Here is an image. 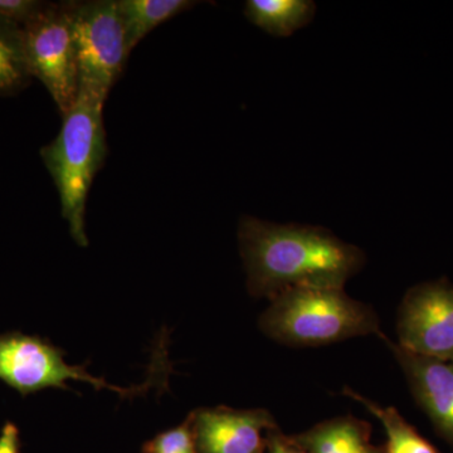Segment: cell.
<instances>
[{"mask_svg":"<svg viewBox=\"0 0 453 453\" xmlns=\"http://www.w3.org/2000/svg\"><path fill=\"white\" fill-rule=\"evenodd\" d=\"M369 423L353 416L335 417L295 434L294 440L309 453H383L372 445Z\"/></svg>","mask_w":453,"mask_h":453,"instance_id":"obj_10","label":"cell"},{"mask_svg":"<svg viewBox=\"0 0 453 453\" xmlns=\"http://www.w3.org/2000/svg\"><path fill=\"white\" fill-rule=\"evenodd\" d=\"M22 28L32 77L40 80L49 89L64 116L73 109L79 95L70 2L49 3Z\"/></svg>","mask_w":453,"mask_h":453,"instance_id":"obj_5","label":"cell"},{"mask_svg":"<svg viewBox=\"0 0 453 453\" xmlns=\"http://www.w3.org/2000/svg\"><path fill=\"white\" fill-rule=\"evenodd\" d=\"M315 13L311 0H249L244 5L247 19L273 37H291L308 26Z\"/></svg>","mask_w":453,"mask_h":453,"instance_id":"obj_11","label":"cell"},{"mask_svg":"<svg viewBox=\"0 0 453 453\" xmlns=\"http://www.w3.org/2000/svg\"><path fill=\"white\" fill-rule=\"evenodd\" d=\"M190 419L199 453H265L268 432L279 428L264 408H199Z\"/></svg>","mask_w":453,"mask_h":453,"instance_id":"obj_8","label":"cell"},{"mask_svg":"<svg viewBox=\"0 0 453 453\" xmlns=\"http://www.w3.org/2000/svg\"><path fill=\"white\" fill-rule=\"evenodd\" d=\"M62 118L58 135L41 149V157L55 181L62 217L67 220L74 242L88 247L86 202L92 181L109 153L104 103L79 92L73 109Z\"/></svg>","mask_w":453,"mask_h":453,"instance_id":"obj_3","label":"cell"},{"mask_svg":"<svg viewBox=\"0 0 453 453\" xmlns=\"http://www.w3.org/2000/svg\"><path fill=\"white\" fill-rule=\"evenodd\" d=\"M238 242L253 297L273 300L296 288H344L365 267L362 249L324 226L243 216Z\"/></svg>","mask_w":453,"mask_h":453,"instance_id":"obj_1","label":"cell"},{"mask_svg":"<svg viewBox=\"0 0 453 453\" xmlns=\"http://www.w3.org/2000/svg\"><path fill=\"white\" fill-rule=\"evenodd\" d=\"M47 4L37 0H0V16L23 26L37 17Z\"/></svg>","mask_w":453,"mask_h":453,"instance_id":"obj_16","label":"cell"},{"mask_svg":"<svg viewBox=\"0 0 453 453\" xmlns=\"http://www.w3.org/2000/svg\"><path fill=\"white\" fill-rule=\"evenodd\" d=\"M265 453H309L294 440L286 436L279 428L273 429L267 434V447Z\"/></svg>","mask_w":453,"mask_h":453,"instance_id":"obj_17","label":"cell"},{"mask_svg":"<svg viewBox=\"0 0 453 453\" xmlns=\"http://www.w3.org/2000/svg\"><path fill=\"white\" fill-rule=\"evenodd\" d=\"M259 329L288 347H320L381 332L374 308L344 288H296L277 295L259 318Z\"/></svg>","mask_w":453,"mask_h":453,"instance_id":"obj_2","label":"cell"},{"mask_svg":"<svg viewBox=\"0 0 453 453\" xmlns=\"http://www.w3.org/2000/svg\"><path fill=\"white\" fill-rule=\"evenodd\" d=\"M22 25L0 16V96H13L31 83Z\"/></svg>","mask_w":453,"mask_h":453,"instance_id":"obj_14","label":"cell"},{"mask_svg":"<svg viewBox=\"0 0 453 453\" xmlns=\"http://www.w3.org/2000/svg\"><path fill=\"white\" fill-rule=\"evenodd\" d=\"M342 395L365 405L386 432L387 442L383 453H441L429 441L410 425L395 407H386L372 402V399L359 395L356 390L345 387Z\"/></svg>","mask_w":453,"mask_h":453,"instance_id":"obj_13","label":"cell"},{"mask_svg":"<svg viewBox=\"0 0 453 453\" xmlns=\"http://www.w3.org/2000/svg\"><path fill=\"white\" fill-rule=\"evenodd\" d=\"M145 453H199L196 449L192 419L178 427L169 429L157 434L154 440L149 441L144 447Z\"/></svg>","mask_w":453,"mask_h":453,"instance_id":"obj_15","label":"cell"},{"mask_svg":"<svg viewBox=\"0 0 453 453\" xmlns=\"http://www.w3.org/2000/svg\"><path fill=\"white\" fill-rule=\"evenodd\" d=\"M396 336V344L411 353L453 362V282L429 280L405 292Z\"/></svg>","mask_w":453,"mask_h":453,"instance_id":"obj_7","label":"cell"},{"mask_svg":"<svg viewBox=\"0 0 453 453\" xmlns=\"http://www.w3.org/2000/svg\"><path fill=\"white\" fill-rule=\"evenodd\" d=\"M79 92L105 104L129 52L118 0L70 2Z\"/></svg>","mask_w":453,"mask_h":453,"instance_id":"obj_4","label":"cell"},{"mask_svg":"<svg viewBox=\"0 0 453 453\" xmlns=\"http://www.w3.org/2000/svg\"><path fill=\"white\" fill-rule=\"evenodd\" d=\"M0 453H19V431L13 423H5L2 429Z\"/></svg>","mask_w":453,"mask_h":453,"instance_id":"obj_18","label":"cell"},{"mask_svg":"<svg viewBox=\"0 0 453 453\" xmlns=\"http://www.w3.org/2000/svg\"><path fill=\"white\" fill-rule=\"evenodd\" d=\"M195 4L189 0H118L129 55L148 33Z\"/></svg>","mask_w":453,"mask_h":453,"instance_id":"obj_12","label":"cell"},{"mask_svg":"<svg viewBox=\"0 0 453 453\" xmlns=\"http://www.w3.org/2000/svg\"><path fill=\"white\" fill-rule=\"evenodd\" d=\"M0 380L22 395L49 388L71 390L68 380L86 381L97 390H112V384L94 377L85 365L65 363V351L40 336L22 333L0 335Z\"/></svg>","mask_w":453,"mask_h":453,"instance_id":"obj_6","label":"cell"},{"mask_svg":"<svg viewBox=\"0 0 453 453\" xmlns=\"http://www.w3.org/2000/svg\"><path fill=\"white\" fill-rule=\"evenodd\" d=\"M378 338L401 366L414 401L453 449V362L411 353L381 332Z\"/></svg>","mask_w":453,"mask_h":453,"instance_id":"obj_9","label":"cell"}]
</instances>
